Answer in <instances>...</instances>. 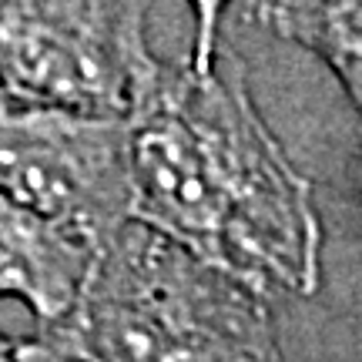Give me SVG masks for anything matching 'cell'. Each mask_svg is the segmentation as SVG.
<instances>
[{"mask_svg": "<svg viewBox=\"0 0 362 362\" xmlns=\"http://www.w3.org/2000/svg\"><path fill=\"white\" fill-rule=\"evenodd\" d=\"M218 7H198L192 54L151 61L128 115L131 221L255 292L309 296L322 232L312 188L215 51Z\"/></svg>", "mask_w": 362, "mask_h": 362, "instance_id": "6da1fadb", "label": "cell"}, {"mask_svg": "<svg viewBox=\"0 0 362 362\" xmlns=\"http://www.w3.org/2000/svg\"><path fill=\"white\" fill-rule=\"evenodd\" d=\"M279 37L319 54L362 111V0L342 4H252L245 7Z\"/></svg>", "mask_w": 362, "mask_h": 362, "instance_id": "8992f818", "label": "cell"}, {"mask_svg": "<svg viewBox=\"0 0 362 362\" xmlns=\"http://www.w3.org/2000/svg\"><path fill=\"white\" fill-rule=\"evenodd\" d=\"M7 349H11V346H7V342H0V359L7 356Z\"/></svg>", "mask_w": 362, "mask_h": 362, "instance_id": "ba28073f", "label": "cell"}, {"mask_svg": "<svg viewBox=\"0 0 362 362\" xmlns=\"http://www.w3.org/2000/svg\"><path fill=\"white\" fill-rule=\"evenodd\" d=\"M0 192L81 235L98 255L131 221L128 124L0 94Z\"/></svg>", "mask_w": 362, "mask_h": 362, "instance_id": "277c9868", "label": "cell"}, {"mask_svg": "<svg viewBox=\"0 0 362 362\" xmlns=\"http://www.w3.org/2000/svg\"><path fill=\"white\" fill-rule=\"evenodd\" d=\"M0 362H81L78 356H71V352L57 349L51 346L47 339L44 342H24V346H11L7 356Z\"/></svg>", "mask_w": 362, "mask_h": 362, "instance_id": "52a82bcc", "label": "cell"}, {"mask_svg": "<svg viewBox=\"0 0 362 362\" xmlns=\"http://www.w3.org/2000/svg\"><path fill=\"white\" fill-rule=\"evenodd\" d=\"M148 4H0V94L24 107L128 121L155 54Z\"/></svg>", "mask_w": 362, "mask_h": 362, "instance_id": "3957f363", "label": "cell"}, {"mask_svg": "<svg viewBox=\"0 0 362 362\" xmlns=\"http://www.w3.org/2000/svg\"><path fill=\"white\" fill-rule=\"evenodd\" d=\"M47 342L81 362H279L259 292L141 221L94 255Z\"/></svg>", "mask_w": 362, "mask_h": 362, "instance_id": "7a4b0ae2", "label": "cell"}, {"mask_svg": "<svg viewBox=\"0 0 362 362\" xmlns=\"http://www.w3.org/2000/svg\"><path fill=\"white\" fill-rule=\"evenodd\" d=\"M94 248L0 192V296H17L51 325L78 305Z\"/></svg>", "mask_w": 362, "mask_h": 362, "instance_id": "5b68a950", "label": "cell"}]
</instances>
